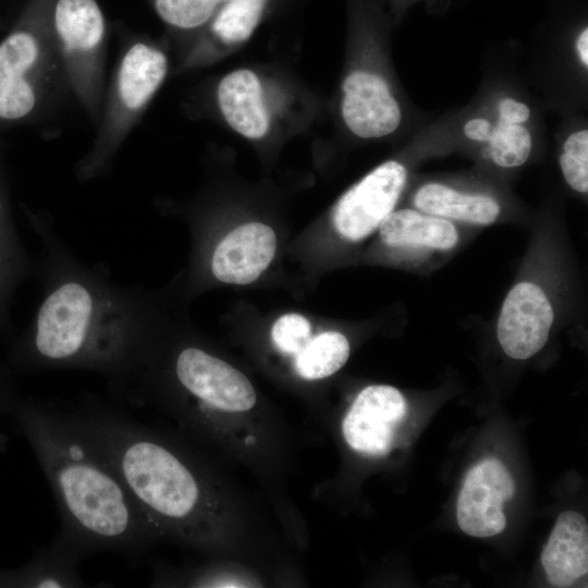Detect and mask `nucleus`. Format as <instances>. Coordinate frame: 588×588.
<instances>
[{"instance_id":"7ed1b4c3","label":"nucleus","mask_w":588,"mask_h":588,"mask_svg":"<svg viewBox=\"0 0 588 588\" xmlns=\"http://www.w3.org/2000/svg\"><path fill=\"white\" fill-rule=\"evenodd\" d=\"M66 412L113 467L158 537L207 542L209 483L191 456L136 419L91 396Z\"/></svg>"},{"instance_id":"a211bd4d","label":"nucleus","mask_w":588,"mask_h":588,"mask_svg":"<svg viewBox=\"0 0 588 588\" xmlns=\"http://www.w3.org/2000/svg\"><path fill=\"white\" fill-rule=\"evenodd\" d=\"M270 0H230L212 17L210 35L225 45L247 40L259 25Z\"/></svg>"},{"instance_id":"6e6552de","label":"nucleus","mask_w":588,"mask_h":588,"mask_svg":"<svg viewBox=\"0 0 588 588\" xmlns=\"http://www.w3.org/2000/svg\"><path fill=\"white\" fill-rule=\"evenodd\" d=\"M514 493V479L501 461L490 457L479 462L467 473L457 499L462 531L478 538L502 532L506 526L503 504Z\"/></svg>"},{"instance_id":"5701e85b","label":"nucleus","mask_w":588,"mask_h":588,"mask_svg":"<svg viewBox=\"0 0 588 588\" xmlns=\"http://www.w3.org/2000/svg\"><path fill=\"white\" fill-rule=\"evenodd\" d=\"M499 113L501 121L514 124L523 123L530 117V110L525 103L510 98L500 101Z\"/></svg>"},{"instance_id":"393cba45","label":"nucleus","mask_w":588,"mask_h":588,"mask_svg":"<svg viewBox=\"0 0 588 588\" xmlns=\"http://www.w3.org/2000/svg\"><path fill=\"white\" fill-rule=\"evenodd\" d=\"M577 51L579 53L581 62L585 66H588V29L585 27L577 39L576 42Z\"/></svg>"},{"instance_id":"423d86ee","label":"nucleus","mask_w":588,"mask_h":588,"mask_svg":"<svg viewBox=\"0 0 588 588\" xmlns=\"http://www.w3.org/2000/svg\"><path fill=\"white\" fill-rule=\"evenodd\" d=\"M51 26L70 93L96 126L106 90L105 14L97 0H56Z\"/></svg>"},{"instance_id":"1a4fd4ad","label":"nucleus","mask_w":588,"mask_h":588,"mask_svg":"<svg viewBox=\"0 0 588 588\" xmlns=\"http://www.w3.org/2000/svg\"><path fill=\"white\" fill-rule=\"evenodd\" d=\"M406 401L391 385L373 384L363 389L344 417L345 441L363 454L381 456L392 449L394 430L405 417Z\"/></svg>"},{"instance_id":"f3484780","label":"nucleus","mask_w":588,"mask_h":588,"mask_svg":"<svg viewBox=\"0 0 588 588\" xmlns=\"http://www.w3.org/2000/svg\"><path fill=\"white\" fill-rule=\"evenodd\" d=\"M348 356L346 336L336 331H326L308 340L296 354L294 366L302 378L318 380L340 370Z\"/></svg>"},{"instance_id":"f257e3e1","label":"nucleus","mask_w":588,"mask_h":588,"mask_svg":"<svg viewBox=\"0 0 588 588\" xmlns=\"http://www.w3.org/2000/svg\"><path fill=\"white\" fill-rule=\"evenodd\" d=\"M42 242L44 298L27 355L40 369H82L118 378L127 352L156 315L155 302L137 285L115 283L102 265L78 260L48 216L35 217Z\"/></svg>"},{"instance_id":"aec40b11","label":"nucleus","mask_w":588,"mask_h":588,"mask_svg":"<svg viewBox=\"0 0 588 588\" xmlns=\"http://www.w3.org/2000/svg\"><path fill=\"white\" fill-rule=\"evenodd\" d=\"M489 152L493 162L503 168L522 166L531 150L529 132L519 124L499 121L488 139Z\"/></svg>"},{"instance_id":"ddd939ff","label":"nucleus","mask_w":588,"mask_h":588,"mask_svg":"<svg viewBox=\"0 0 588 588\" xmlns=\"http://www.w3.org/2000/svg\"><path fill=\"white\" fill-rule=\"evenodd\" d=\"M547 577L554 587H568L588 572V525L575 511L559 515L541 553Z\"/></svg>"},{"instance_id":"f03ea898","label":"nucleus","mask_w":588,"mask_h":588,"mask_svg":"<svg viewBox=\"0 0 588 588\" xmlns=\"http://www.w3.org/2000/svg\"><path fill=\"white\" fill-rule=\"evenodd\" d=\"M24 420L58 504L56 538L83 559L102 551L137 559L158 535L110 463L53 404L28 406Z\"/></svg>"},{"instance_id":"4be33fe9","label":"nucleus","mask_w":588,"mask_h":588,"mask_svg":"<svg viewBox=\"0 0 588 588\" xmlns=\"http://www.w3.org/2000/svg\"><path fill=\"white\" fill-rule=\"evenodd\" d=\"M311 326L302 315L291 313L281 316L271 329L272 341L283 353L297 354L310 338Z\"/></svg>"},{"instance_id":"9b49d317","label":"nucleus","mask_w":588,"mask_h":588,"mask_svg":"<svg viewBox=\"0 0 588 588\" xmlns=\"http://www.w3.org/2000/svg\"><path fill=\"white\" fill-rule=\"evenodd\" d=\"M277 250L273 229L261 222L238 225L215 246L209 271L217 281L245 285L268 268Z\"/></svg>"},{"instance_id":"20e7f679","label":"nucleus","mask_w":588,"mask_h":588,"mask_svg":"<svg viewBox=\"0 0 588 588\" xmlns=\"http://www.w3.org/2000/svg\"><path fill=\"white\" fill-rule=\"evenodd\" d=\"M56 0H26L0 41V132L39 123L70 93L52 35Z\"/></svg>"},{"instance_id":"f8f14e48","label":"nucleus","mask_w":588,"mask_h":588,"mask_svg":"<svg viewBox=\"0 0 588 588\" xmlns=\"http://www.w3.org/2000/svg\"><path fill=\"white\" fill-rule=\"evenodd\" d=\"M342 90V117L356 136L378 138L399 127L400 106L387 82L378 74L354 71L343 81Z\"/></svg>"},{"instance_id":"4468645a","label":"nucleus","mask_w":588,"mask_h":588,"mask_svg":"<svg viewBox=\"0 0 588 588\" xmlns=\"http://www.w3.org/2000/svg\"><path fill=\"white\" fill-rule=\"evenodd\" d=\"M217 103L226 123L249 139L262 138L269 131L270 118L265 106L257 75L247 69L226 74L218 84Z\"/></svg>"},{"instance_id":"6ab92c4d","label":"nucleus","mask_w":588,"mask_h":588,"mask_svg":"<svg viewBox=\"0 0 588 588\" xmlns=\"http://www.w3.org/2000/svg\"><path fill=\"white\" fill-rule=\"evenodd\" d=\"M160 20L174 30L206 27L222 7L219 0H148Z\"/></svg>"},{"instance_id":"39448f33","label":"nucleus","mask_w":588,"mask_h":588,"mask_svg":"<svg viewBox=\"0 0 588 588\" xmlns=\"http://www.w3.org/2000/svg\"><path fill=\"white\" fill-rule=\"evenodd\" d=\"M168 70L169 59L161 46L137 33L122 32L117 64L106 85L96 136L75 168L79 181H91L109 173L122 145L163 84Z\"/></svg>"},{"instance_id":"dca6fc26","label":"nucleus","mask_w":588,"mask_h":588,"mask_svg":"<svg viewBox=\"0 0 588 588\" xmlns=\"http://www.w3.org/2000/svg\"><path fill=\"white\" fill-rule=\"evenodd\" d=\"M414 205L428 215L475 224H490L500 213L493 198L460 193L439 183L421 186L414 196Z\"/></svg>"},{"instance_id":"2eb2a0df","label":"nucleus","mask_w":588,"mask_h":588,"mask_svg":"<svg viewBox=\"0 0 588 588\" xmlns=\"http://www.w3.org/2000/svg\"><path fill=\"white\" fill-rule=\"evenodd\" d=\"M384 244L391 247H426L446 250L458 242L450 220L413 209L392 211L379 226Z\"/></svg>"},{"instance_id":"0eeeda50","label":"nucleus","mask_w":588,"mask_h":588,"mask_svg":"<svg viewBox=\"0 0 588 588\" xmlns=\"http://www.w3.org/2000/svg\"><path fill=\"white\" fill-rule=\"evenodd\" d=\"M407 177L405 167L390 160L370 171L339 199L332 221L345 240L370 235L393 211Z\"/></svg>"},{"instance_id":"bb28decb","label":"nucleus","mask_w":588,"mask_h":588,"mask_svg":"<svg viewBox=\"0 0 588 588\" xmlns=\"http://www.w3.org/2000/svg\"><path fill=\"white\" fill-rule=\"evenodd\" d=\"M0 261H1V262H3V259H2V258H0Z\"/></svg>"},{"instance_id":"b1692460","label":"nucleus","mask_w":588,"mask_h":588,"mask_svg":"<svg viewBox=\"0 0 588 588\" xmlns=\"http://www.w3.org/2000/svg\"><path fill=\"white\" fill-rule=\"evenodd\" d=\"M491 131L490 123L482 118L471 119L464 126L465 135L473 140L479 142H488Z\"/></svg>"},{"instance_id":"9d476101","label":"nucleus","mask_w":588,"mask_h":588,"mask_svg":"<svg viewBox=\"0 0 588 588\" xmlns=\"http://www.w3.org/2000/svg\"><path fill=\"white\" fill-rule=\"evenodd\" d=\"M554 311L538 285L520 282L506 295L497 324L504 353L514 359H527L547 343Z\"/></svg>"},{"instance_id":"412c9836","label":"nucleus","mask_w":588,"mask_h":588,"mask_svg":"<svg viewBox=\"0 0 588 588\" xmlns=\"http://www.w3.org/2000/svg\"><path fill=\"white\" fill-rule=\"evenodd\" d=\"M560 167L567 184L579 193L588 191V131L571 134L564 143Z\"/></svg>"},{"instance_id":"a878e982","label":"nucleus","mask_w":588,"mask_h":588,"mask_svg":"<svg viewBox=\"0 0 588 588\" xmlns=\"http://www.w3.org/2000/svg\"><path fill=\"white\" fill-rule=\"evenodd\" d=\"M4 213V204L3 198L0 196V219L3 217Z\"/></svg>"}]
</instances>
